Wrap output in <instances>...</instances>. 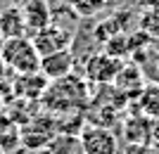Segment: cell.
I'll return each instance as SVG.
<instances>
[{
    "instance_id": "cell-1",
    "label": "cell",
    "mask_w": 159,
    "mask_h": 154,
    "mask_svg": "<svg viewBox=\"0 0 159 154\" xmlns=\"http://www.w3.org/2000/svg\"><path fill=\"white\" fill-rule=\"evenodd\" d=\"M0 57H2V62L7 64V69L12 74H33V71H40V55L33 47L29 36L7 38Z\"/></svg>"
},
{
    "instance_id": "cell-2",
    "label": "cell",
    "mask_w": 159,
    "mask_h": 154,
    "mask_svg": "<svg viewBox=\"0 0 159 154\" xmlns=\"http://www.w3.org/2000/svg\"><path fill=\"white\" fill-rule=\"evenodd\" d=\"M29 38H31L33 47L38 50L40 57H45V55H50V52H57V50H64V47L71 45L74 31H69V29H64V26H60V24L50 21L48 26L38 29V31L31 33Z\"/></svg>"
},
{
    "instance_id": "cell-3",
    "label": "cell",
    "mask_w": 159,
    "mask_h": 154,
    "mask_svg": "<svg viewBox=\"0 0 159 154\" xmlns=\"http://www.w3.org/2000/svg\"><path fill=\"white\" fill-rule=\"evenodd\" d=\"M83 154H116L119 142L107 126H86L79 133Z\"/></svg>"
},
{
    "instance_id": "cell-4",
    "label": "cell",
    "mask_w": 159,
    "mask_h": 154,
    "mask_svg": "<svg viewBox=\"0 0 159 154\" xmlns=\"http://www.w3.org/2000/svg\"><path fill=\"white\" fill-rule=\"evenodd\" d=\"M119 69H121V62L114 55L98 52L86 59V78L98 83V86H107V83H114Z\"/></svg>"
},
{
    "instance_id": "cell-5",
    "label": "cell",
    "mask_w": 159,
    "mask_h": 154,
    "mask_svg": "<svg viewBox=\"0 0 159 154\" xmlns=\"http://www.w3.org/2000/svg\"><path fill=\"white\" fill-rule=\"evenodd\" d=\"M74 64H76V59H74L71 47H64V50H57V52L40 57V74L48 81H57V78H64V76L71 74Z\"/></svg>"
},
{
    "instance_id": "cell-6",
    "label": "cell",
    "mask_w": 159,
    "mask_h": 154,
    "mask_svg": "<svg viewBox=\"0 0 159 154\" xmlns=\"http://www.w3.org/2000/svg\"><path fill=\"white\" fill-rule=\"evenodd\" d=\"M19 7L24 14V21H26L29 36L52 21V2L50 0H24Z\"/></svg>"
},
{
    "instance_id": "cell-7",
    "label": "cell",
    "mask_w": 159,
    "mask_h": 154,
    "mask_svg": "<svg viewBox=\"0 0 159 154\" xmlns=\"http://www.w3.org/2000/svg\"><path fill=\"white\" fill-rule=\"evenodd\" d=\"M0 31L5 33V38L29 36V29H26V21H24V14H21L19 5H10L0 12Z\"/></svg>"
},
{
    "instance_id": "cell-8",
    "label": "cell",
    "mask_w": 159,
    "mask_h": 154,
    "mask_svg": "<svg viewBox=\"0 0 159 154\" xmlns=\"http://www.w3.org/2000/svg\"><path fill=\"white\" fill-rule=\"evenodd\" d=\"M138 107L143 112V116H150V119L159 116V81L157 83H147L138 93Z\"/></svg>"
},
{
    "instance_id": "cell-9",
    "label": "cell",
    "mask_w": 159,
    "mask_h": 154,
    "mask_svg": "<svg viewBox=\"0 0 159 154\" xmlns=\"http://www.w3.org/2000/svg\"><path fill=\"white\" fill-rule=\"evenodd\" d=\"M66 2H69V7L79 14L81 19L98 17V14L107 7V0H66Z\"/></svg>"
},
{
    "instance_id": "cell-10",
    "label": "cell",
    "mask_w": 159,
    "mask_h": 154,
    "mask_svg": "<svg viewBox=\"0 0 159 154\" xmlns=\"http://www.w3.org/2000/svg\"><path fill=\"white\" fill-rule=\"evenodd\" d=\"M50 152L52 154H83L81 149L79 135H60L50 142Z\"/></svg>"
},
{
    "instance_id": "cell-11",
    "label": "cell",
    "mask_w": 159,
    "mask_h": 154,
    "mask_svg": "<svg viewBox=\"0 0 159 154\" xmlns=\"http://www.w3.org/2000/svg\"><path fill=\"white\" fill-rule=\"evenodd\" d=\"M150 133H152V138L159 142V116H157V119H152V128H150Z\"/></svg>"
},
{
    "instance_id": "cell-12",
    "label": "cell",
    "mask_w": 159,
    "mask_h": 154,
    "mask_svg": "<svg viewBox=\"0 0 159 154\" xmlns=\"http://www.w3.org/2000/svg\"><path fill=\"white\" fill-rule=\"evenodd\" d=\"M7 71H10V69H7V64L2 62V57H0V83L7 78Z\"/></svg>"
},
{
    "instance_id": "cell-13",
    "label": "cell",
    "mask_w": 159,
    "mask_h": 154,
    "mask_svg": "<svg viewBox=\"0 0 159 154\" xmlns=\"http://www.w3.org/2000/svg\"><path fill=\"white\" fill-rule=\"evenodd\" d=\"M5 43H7V38H5V33L0 31V52H2V47H5Z\"/></svg>"
},
{
    "instance_id": "cell-14",
    "label": "cell",
    "mask_w": 159,
    "mask_h": 154,
    "mask_svg": "<svg viewBox=\"0 0 159 154\" xmlns=\"http://www.w3.org/2000/svg\"><path fill=\"white\" fill-rule=\"evenodd\" d=\"M21 2H24V0H12V5H21Z\"/></svg>"
},
{
    "instance_id": "cell-15",
    "label": "cell",
    "mask_w": 159,
    "mask_h": 154,
    "mask_svg": "<svg viewBox=\"0 0 159 154\" xmlns=\"http://www.w3.org/2000/svg\"><path fill=\"white\" fill-rule=\"evenodd\" d=\"M157 62H159V59H157Z\"/></svg>"
}]
</instances>
